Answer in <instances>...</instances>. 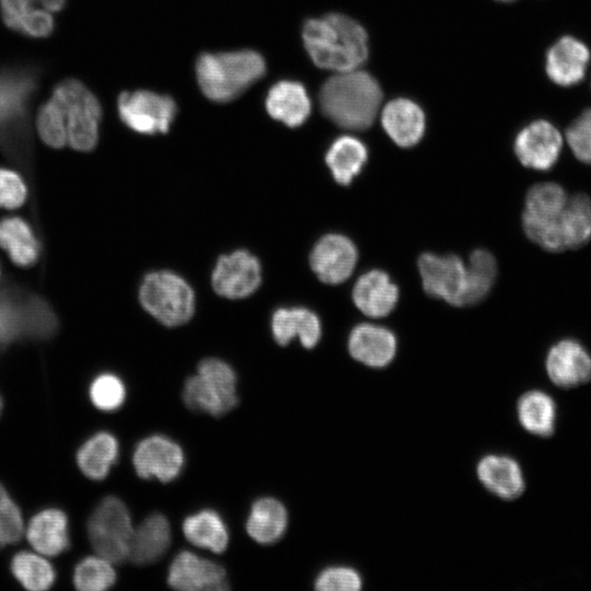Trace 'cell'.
Instances as JSON below:
<instances>
[{
  "label": "cell",
  "instance_id": "39",
  "mask_svg": "<svg viewBox=\"0 0 591 591\" xmlns=\"http://www.w3.org/2000/svg\"><path fill=\"white\" fill-rule=\"evenodd\" d=\"M25 337L46 339L57 329V318L42 298L25 293L23 300Z\"/></svg>",
  "mask_w": 591,
  "mask_h": 591
},
{
  "label": "cell",
  "instance_id": "24",
  "mask_svg": "<svg viewBox=\"0 0 591 591\" xmlns=\"http://www.w3.org/2000/svg\"><path fill=\"white\" fill-rule=\"evenodd\" d=\"M352 299L356 306L367 316L383 317L395 308L398 288L386 273L373 269L356 281Z\"/></svg>",
  "mask_w": 591,
  "mask_h": 591
},
{
  "label": "cell",
  "instance_id": "14",
  "mask_svg": "<svg viewBox=\"0 0 591 591\" xmlns=\"http://www.w3.org/2000/svg\"><path fill=\"white\" fill-rule=\"evenodd\" d=\"M262 282V266L246 250H237L218 258L211 275L217 294L242 299L254 293Z\"/></svg>",
  "mask_w": 591,
  "mask_h": 591
},
{
  "label": "cell",
  "instance_id": "10",
  "mask_svg": "<svg viewBox=\"0 0 591 591\" xmlns=\"http://www.w3.org/2000/svg\"><path fill=\"white\" fill-rule=\"evenodd\" d=\"M117 108L121 121L143 135L167 132L177 111L171 96L148 90L120 93Z\"/></svg>",
  "mask_w": 591,
  "mask_h": 591
},
{
  "label": "cell",
  "instance_id": "1",
  "mask_svg": "<svg viewBox=\"0 0 591 591\" xmlns=\"http://www.w3.org/2000/svg\"><path fill=\"white\" fill-rule=\"evenodd\" d=\"M302 39L306 53L317 67L336 72L358 69L369 55L366 30L341 13L306 20L302 27Z\"/></svg>",
  "mask_w": 591,
  "mask_h": 591
},
{
  "label": "cell",
  "instance_id": "21",
  "mask_svg": "<svg viewBox=\"0 0 591 591\" xmlns=\"http://www.w3.org/2000/svg\"><path fill=\"white\" fill-rule=\"evenodd\" d=\"M476 474L483 486L501 499H517L525 489L521 466L507 455L483 456L477 463Z\"/></svg>",
  "mask_w": 591,
  "mask_h": 591
},
{
  "label": "cell",
  "instance_id": "48",
  "mask_svg": "<svg viewBox=\"0 0 591 591\" xmlns=\"http://www.w3.org/2000/svg\"><path fill=\"white\" fill-rule=\"evenodd\" d=\"M588 80H589V83H590V86H591V72L588 74Z\"/></svg>",
  "mask_w": 591,
  "mask_h": 591
},
{
  "label": "cell",
  "instance_id": "26",
  "mask_svg": "<svg viewBox=\"0 0 591 591\" xmlns=\"http://www.w3.org/2000/svg\"><path fill=\"white\" fill-rule=\"evenodd\" d=\"M171 543V526L165 515L154 512L134 528L128 559L149 565L160 559Z\"/></svg>",
  "mask_w": 591,
  "mask_h": 591
},
{
  "label": "cell",
  "instance_id": "18",
  "mask_svg": "<svg viewBox=\"0 0 591 591\" xmlns=\"http://www.w3.org/2000/svg\"><path fill=\"white\" fill-rule=\"evenodd\" d=\"M167 583L182 591H223L229 589L224 568L196 554L178 553L169 568Z\"/></svg>",
  "mask_w": 591,
  "mask_h": 591
},
{
  "label": "cell",
  "instance_id": "38",
  "mask_svg": "<svg viewBox=\"0 0 591 591\" xmlns=\"http://www.w3.org/2000/svg\"><path fill=\"white\" fill-rule=\"evenodd\" d=\"M113 563L104 557L89 556L81 559L73 571V583L81 591H103L116 581Z\"/></svg>",
  "mask_w": 591,
  "mask_h": 591
},
{
  "label": "cell",
  "instance_id": "30",
  "mask_svg": "<svg viewBox=\"0 0 591 591\" xmlns=\"http://www.w3.org/2000/svg\"><path fill=\"white\" fill-rule=\"evenodd\" d=\"M288 513L277 499L264 497L256 500L246 521L248 535L259 544H271L286 532Z\"/></svg>",
  "mask_w": 591,
  "mask_h": 591
},
{
  "label": "cell",
  "instance_id": "9",
  "mask_svg": "<svg viewBox=\"0 0 591 591\" xmlns=\"http://www.w3.org/2000/svg\"><path fill=\"white\" fill-rule=\"evenodd\" d=\"M132 532L128 508L115 496L103 498L88 520V535L93 549L113 564L128 559Z\"/></svg>",
  "mask_w": 591,
  "mask_h": 591
},
{
  "label": "cell",
  "instance_id": "13",
  "mask_svg": "<svg viewBox=\"0 0 591 591\" xmlns=\"http://www.w3.org/2000/svg\"><path fill=\"white\" fill-rule=\"evenodd\" d=\"M418 269L427 294L464 306L466 265L459 256L424 253L418 259Z\"/></svg>",
  "mask_w": 591,
  "mask_h": 591
},
{
  "label": "cell",
  "instance_id": "12",
  "mask_svg": "<svg viewBox=\"0 0 591 591\" xmlns=\"http://www.w3.org/2000/svg\"><path fill=\"white\" fill-rule=\"evenodd\" d=\"M590 63L589 46L575 35L563 34L546 48L543 67L553 84L572 88L587 79Z\"/></svg>",
  "mask_w": 591,
  "mask_h": 591
},
{
  "label": "cell",
  "instance_id": "17",
  "mask_svg": "<svg viewBox=\"0 0 591 591\" xmlns=\"http://www.w3.org/2000/svg\"><path fill=\"white\" fill-rule=\"evenodd\" d=\"M358 253L350 239L338 233L322 236L312 248L310 265L317 278L328 285L344 282L352 274Z\"/></svg>",
  "mask_w": 591,
  "mask_h": 591
},
{
  "label": "cell",
  "instance_id": "47",
  "mask_svg": "<svg viewBox=\"0 0 591 591\" xmlns=\"http://www.w3.org/2000/svg\"><path fill=\"white\" fill-rule=\"evenodd\" d=\"M497 1L505 2V3H510V2H514L517 0H497Z\"/></svg>",
  "mask_w": 591,
  "mask_h": 591
},
{
  "label": "cell",
  "instance_id": "27",
  "mask_svg": "<svg viewBox=\"0 0 591 591\" xmlns=\"http://www.w3.org/2000/svg\"><path fill=\"white\" fill-rule=\"evenodd\" d=\"M271 333L280 346L299 337L302 346L310 349L317 345L322 326L317 315L309 309L280 308L271 316Z\"/></svg>",
  "mask_w": 591,
  "mask_h": 591
},
{
  "label": "cell",
  "instance_id": "6",
  "mask_svg": "<svg viewBox=\"0 0 591 591\" xmlns=\"http://www.w3.org/2000/svg\"><path fill=\"white\" fill-rule=\"evenodd\" d=\"M142 308L165 326L188 322L195 311V293L189 283L169 270L144 276L139 288Z\"/></svg>",
  "mask_w": 591,
  "mask_h": 591
},
{
  "label": "cell",
  "instance_id": "33",
  "mask_svg": "<svg viewBox=\"0 0 591 591\" xmlns=\"http://www.w3.org/2000/svg\"><path fill=\"white\" fill-rule=\"evenodd\" d=\"M559 228L565 251L577 250L591 240V198L587 194L568 196Z\"/></svg>",
  "mask_w": 591,
  "mask_h": 591
},
{
  "label": "cell",
  "instance_id": "46",
  "mask_svg": "<svg viewBox=\"0 0 591 591\" xmlns=\"http://www.w3.org/2000/svg\"><path fill=\"white\" fill-rule=\"evenodd\" d=\"M2 408H3V401H2V397L0 395V415H1Z\"/></svg>",
  "mask_w": 591,
  "mask_h": 591
},
{
  "label": "cell",
  "instance_id": "34",
  "mask_svg": "<svg viewBox=\"0 0 591 591\" xmlns=\"http://www.w3.org/2000/svg\"><path fill=\"white\" fill-rule=\"evenodd\" d=\"M0 246L22 267L32 266L38 258V242L28 223L19 217L0 221Z\"/></svg>",
  "mask_w": 591,
  "mask_h": 591
},
{
  "label": "cell",
  "instance_id": "41",
  "mask_svg": "<svg viewBox=\"0 0 591 591\" xmlns=\"http://www.w3.org/2000/svg\"><path fill=\"white\" fill-rule=\"evenodd\" d=\"M36 127L40 139L49 147L62 148L68 142L62 109L51 97L38 109Z\"/></svg>",
  "mask_w": 591,
  "mask_h": 591
},
{
  "label": "cell",
  "instance_id": "23",
  "mask_svg": "<svg viewBox=\"0 0 591 591\" xmlns=\"http://www.w3.org/2000/svg\"><path fill=\"white\" fill-rule=\"evenodd\" d=\"M31 546L44 556H57L69 548V523L67 514L56 508L37 512L26 528Z\"/></svg>",
  "mask_w": 591,
  "mask_h": 591
},
{
  "label": "cell",
  "instance_id": "7",
  "mask_svg": "<svg viewBox=\"0 0 591 591\" xmlns=\"http://www.w3.org/2000/svg\"><path fill=\"white\" fill-rule=\"evenodd\" d=\"M51 99L62 109L68 143L79 151L92 150L99 139L102 118L96 96L81 81L66 79L54 86Z\"/></svg>",
  "mask_w": 591,
  "mask_h": 591
},
{
  "label": "cell",
  "instance_id": "43",
  "mask_svg": "<svg viewBox=\"0 0 591 591\" xmlns=\"http://www.w3.org/2000/svg\"><path fill=\"white\" fill-rule=\"evenodd\" d=\"M24 532L22 512L0 484V547L19 542Z\"/></svg>",
  "mask_w": 591,
  "mask_h": 591
},
{
  "label": "cell",
  "instance_id": "22",
  "mask_svg": "<svg viewBox=\"0 0 591 591\" xmlns=\"http://www.w3.org/2000/svg\"><path fill=\"white\" fill-rule=\"evenodd\" d=\"M381 123L387 136L403 148L417 144L426 128L421 107L414 101L403 97L392 100L384 106Z\"/></svg>",
  "mask_w": 591,
  "mask_h": 591
},
{
  "label": "cell",
  "instance_id": "4",
  "mask_svg": "<svg viewBox=\"0 0 591 591\" xmlns=\"http://www.w3.org/2000/svg\"><path fill=\"white\" fill-rule=\"evenodd\" d=\"M198 85L206 97L225 103L236 99L266 71L264 57L251 49L204 53L195 65Z\"/></svg>",
  "mask_w": 591,
  "mask_h": 591
},
{
  "label": "cell",
  "instance_id": "44",
  "mask_svg": "<svg viewBox=\"0 0 591 591\" xmlns=\"http://www.w3.org/2000/svg\"><path fill=\"white\" fill-rule=\"evenodd\" d=\"M314 587L320 591H358L362 587V579L351 567L333 566L317 575Z\"/></svg>",
  "mask_w": 591,
  "mask_h": 591
},
{
  "label": "cell",
  "instance_id": "28",
  "mask_svg": "<svg viewBox=\"0 0 591 591\" xmlns=\"http://www.w3.org/2000/svg\"><path fill=\"white\" fill-rule=\"evenodd\" d=\"M517 416L522 428L531 434L547 438L555 432L557 406L554 398L540 390L520 396Z\"/></svg>",
  "mask_w": 591,
  "mask_h": 591
},
{
  "label": "cell",
  "instance_id": "19",
  "mask_svg": "<svg viewBox=\"0 0 591 591\" xmlns=\"http://www.w3.org/2000/svg\"><path fill=\"white\" fill-rule=\"evenodd\" d=\"M546 373L556 386L575 389L591 381V355L578 340L565 338L554 344L546 356Z\"/></svg>",
  "mask_w": 591,
  "mask_h": 591
},
{
  "label": "cell",
  "instance_id": "25",
  "mask_svg": "<svg viewBox=\"0 0 591 591\" xmlns=\"http://www.w3.org/2000/svg\"><path fill=\"white\" fill-rule=\"evenodd\" d=\"M265 106L271 118L291 128L304 124L311 113L306 89L291 80L275 83L267 93Z\"/></svg>",
  "mask_w": 591,
  "mask_h": 591
},
{
  "label": "cell",
  "instance_id": "20",
  "mask_svg": "<svg viewBox=\"0 0 591 591\" xmlns=\"http://www.w3.org/2000/svg\"><path fill=\"white\" fill-rule=\"evenodd\" d=\"M396 337L387 328L363 323L352 328L348 338L350 356L371 368H383L396 354Z\"/></svg>",
  "mask_w": 591,
  "mask_h": 591
},
{
  "label": "cell",
  "instance_id": "5",
  "mask_svg": "<svg viewBox=\"0 0 591 591\" xmlns=\"http://www.w3.org/2000/svg\"><path fill=\"white\" fill-rule=\"evenodd\" d=\"M183 401L188 408L196 412L212 416L227 414L239 402L234 370L218 358L201 360L197 373L185 381Z\"/></svg>",
  "mask_w": 591,
  "mask_h": 591
},
{
  "label": "cell",
  "instance_id": "45",
  "mask_svg": "<svg viewBox=\"0 0 591 591\" xmlns=\"http://www.w3.org/2000/svg\"><path fill=\"white\" fill-rule=\"evenodd\" d=\"M26 194V186L18 173L0 169V207L19 208L24 204Z\"/></svg>",
  "mask_w": 591,
  "mask_h": 591
},
{
  "label": "cell",
  "instance_id": "16",
  "mask_svg": "<svg viewBox=\"0 0 591 591\" xmlns=\"http://www.w3.org/2000/svg\"><path fill=\"white\" fill-rule=\"evenodd\" d=\"M67 0H0L4 24L27 37L45 38L55 30L54 13L66 5Z\"/></svg>",
  "mask_w": 591,
  "mask_h": 591
},
{
  "label": "cell",
  "instance_id": "31",
  "mask_svg": "<svg viewBox=\"0 0 591 591\" xmlns=\"http://www.w3.org/2000/svg\"><path fill=\"white\" fill-rule=\"evenodd\" d=\"M368 159V151L363 142L351 136H341L329 146L325 162L334 177L340 185H349L360 173Z\"/></svg>",
  "mask_w": 591,
  "mask_h": 591
},
{
  "label": "cell",
  "instance_id": "36",
  "mask_svg": "<svg viewBox=\"0 0 591 591\" xmlns=\"http://www.w3.org/2000/svg\"><path fill=\"white\" fill-rule=\"evenodd\" d=\"M497 274L495 257L486 250H475L466 265L464 305L480 302L490 291Z\"/></svg>",
  "mask_w": 591,
  "mask_h": 591
},
{
  "label": "cell",
  "instance_id": "3",
  "mask_svg": "<svg viewBox=\"0 0 591 591\" xmlns=\"http://www.w3.org/2000/svg\"><path fill=\"white\" fill-rule=\"evenodd\" d=\"M39 72L16 65L0 70V146L25 160L30 147V109L38 88Z\"/></svg>",
  "mask_w": 591,
  "mask_h": 591
},
{
  "label": "cell",
  "instance_id": "11",
  "mask_svg": "<svg viewBox=\"0 0 591 591\" xmlns=\"http://www.w3.org/2000/svg\"><path fill=\"white\" fill-rule=\"evenodd\" d=\"M564 147L563 130L545 117L523 126L513 141V151L519 162L536 171L551 170L561 157Z\"/></svg>",
  "mask_w": 591,
  "mask_h": 591
},
{
  "label": "cell",
  "instance_id": "8",
  "mask_svg": "<svg viewBox=\"0 0 591 591\" xmlns=\"http://www.w3.org/2000/svg\"><path fill=\"white\" fill-rule=\"evenodd\" d=\"M567 200L565 188L554 182L535 184L526 194L522 213L523 230L543 250L565 251L559 222Z\"/></svg>",
  "mask_w": 591,
  "mask_h": 591
},
{
  "label": "cell",
  "instance_id": "15",
  "mask_svg": "<svg viewBox=\"0 0 591 591\" xmlns=\"http://www.w3.org/2000/svg\"><path fill=\"white\" fill-rule=\"evenodd\" d=\"M132 463L139 477L167 483L179 475L184 466V452L170 438L153 434L137 444Z\"/></svg>",
  "mask_w": 591,
  "mask_h": 591
},
{
  "label": "cell",
  "instance_id": "37",
  "mask_svg": "<svg viewBox=\"0 0 591 591\" xmlns=\"http://www.w3.org/2000/svg\"><path fill=\"white\" fill-rule=\"evenodd\" d=\"M24 294L19 289L0 292V352L13 340L25 337Z\"/></svg>",
  "mask_w": 591,
  "mask_h": 591
},
{
  "label": "cell",
  "instance_id": "2",
  "mask_svg": "<svg viewBox=\"0 0 591 591\" xmlns=\"http://www.w3.org/2000/svg\"><path fill=\"white\" fill-rule=\"evenodd\" d=\"M382 102V89L367 71L337 72L322 85L318 103L322 113L337 126L350 130L369 128Z\"/></svg>",
  "mask_w": 591,
  "mask_h": 591
},
{
  "label": "cell",
  "instance_id": "29",
  "mask_svg": "<svg viewBox=\"0 0 591 591\" xmlns=\"http://www.w3.org/2000/svg\"><path fill=\"white\" fill-rule=\"evenodd\" d=\"M119 444L115 436L100 431L90 437L77 452V464L91 479H104L118 459Z\"/></svg>",
  "mask_w": 591,
  "mask_h": 591
},
{
  "label": "cell",
  "instance_id": "42",
  "mask_svg": "<svg viewBox=\"0 0 591 591\" xmlns=\"http://www.w3.org/2000/svg\"><path fill=\"white\" fill-rule=\"evenodd\" d=\"M89 396L96 408L113 412L124 404L126 387L117 375L102 373L92 381Z\"/></svg>",
  "mask_w": 591,
  "mask_h": 591
},
{
  "label": "cell",
  "instance_id": "32",
  "mask_svg": "<svg viewBox=\"0 0 591 591\" xmlns=\"http://www.w3.org/2000/svg\"><path fill=\"white\" fill-rule=\"evenodd\" d=\"M183 533L195 546L220 554L229 544L228 528L218 512L211 509L200 510L183 521Z\"/></svg>",
  "mask_w": 591,
  "mask_h": 591
},
{
  "label": "cell",
  "instance_id": "40",
  "mask_svg": "<svg viewBox=\"0 0 591 591\" xmlns=\"http://www.w3.org/2000/svg\"><path fill=\"white\" fill-rule=\"evenodd\" d=\"M563 134L573 158L591 165V106L575 116L563 129Z\"/></svg>",
  "mask_w": 591,
  "mask_h": 591
},
{
  "label": "cell",
  "instance_id": "35",
  "mask_svg": "<svg viewBox=\"0 0 591 591\" xmlns=\"http://www.w3.org/2000/svg\"><path fill=\"white\" fill-rule=\"evenodd\" d=\"M10 567L15 579L31 591L47 590L56 579L53 565L39 553L19 552L13 556Z\"/></svg>",
  "mask_w": 591,
  "mask_h": 591
}]
</instances>
